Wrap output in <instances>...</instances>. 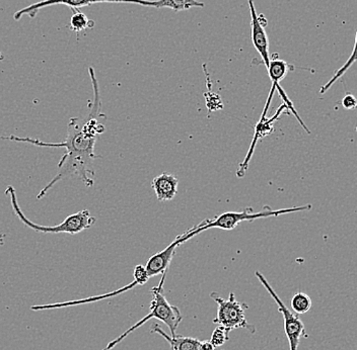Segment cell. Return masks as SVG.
Returning a JSON list of instances; mask_svg holds the SVG:
<instances>
[{
  "label": "cell",
  "instance_id": "cell-1",
  "mask_svg": "<svg viewBox=\"0 0 357 350\" xmlns=\"http://www.w3.org/2000/svg\"><path fill=\"white\" fill-rule=\"evenodd\" d=\"M93 86V99L89 104V111L84 117L73 118L67 126L66 140L60 143H47L30 137H17V136H0V140L28 143L33 146L43 148H64L66 153L58 164V173L54 177L41 189L37 196V200H42L53 187L70 176H77L84 186H93V162L100 156L95 153L96 142L100 134L104 133L105 126L100 119H106V115L102 113V100H100L99 81L96 77L95 69L89 68Z\"/></svg>",
  "mask_w": 357,
  "mask_h": 350
},
{
  "label": "cell",
  "instance_id": "cell-2",
  "mask_svg": "<svg viewBox=\"0 0 357 350\" xmlns=\"http://www.w3.org/2000/svg\"><path fill=\"white\" fill-rule=\"evenodd\" d=\"M166 274L167 273H162L160 284L151 289V294L153 295V299L151 303L149 313L147 314L146 316H144L142 320L135 323L130 328L127 329L119 337L109 342L108 345L102 350L113 349L116 345L119 344L121 341L128 337L132 332L139 328V327H142V325L145 324V323L151 320V319H156V320L162 321V322H164L165 324L169 327V331H171V336L177 335L176 331H177L180 323L182 322L183 316L178 308L169 304V301H167L166 296H165L164 283L165 280H166Z\"/></svg>",
  "mask_w": 357,
  "mask_h": 350
},
{
  "label": "cell",
  "instance_id": "cell-3",
  "mask_svg": "<svg viewBox=\"0 0 357 350\" xmlns=\"http://www.w3.org/2000/svg\"><path fill=\"white\" fill-rule=\"evenodd\" d=\"M6 195L10 198L11 208L15 212V216L19 218V220L24 226L28 227L31 230L37 232V233L75 235V234L91 228L97 221L93 216H91L89 209H82V211L77 212V213L73 214V215H69L63 222L55 225V226H44V225L36 224L22 213L19 202H17V191L13 189V186H8L6 187Z\"/></svg>",
  "mask_w": 357,
  "mask_h": 350
},
{
  "label": "cell",
  "instance_id": "cell-4",
  "mask_svg": "<svg viewBox=\"0 0 357 350\" xmlns=\"http://www.w3.org/2000/svg\"><path fill=\"white\" fill-rule=\"evenodd\" d=\"M311 205L303 207H294V208L272 209L270 207L265 206L262 211L254 212L249 207L242 212H227L218 216L214 219H206L196 226L198 234L211 228L222 229V230H233L238 224L244 221H254L257 219H265V218L278 217L285 214L298 213V212L311 209Z\"/></svg>",
  "mask_w": 357,
  "mask_h": 350
},
{
  "label": "cell",
  "instance_id": "cell-5",
  "mask_svg": "<svg viewBox=\"0 0 357 350\" xmlns=\"http://www.w3.org/2000/svg\"><path fill=\"white\" fill-rule=\"evenodd\" d=\"M212 300L218 304V314L213 319V323L225 327L229 331L234 329L242 328L248 330L250 333H255L256 329L253 325L249 324L245 318V310L247 305L236 301L234 293L229 294L227 300L222 298L220 294L211 293Z\"/></svg>",
  "mask_w": 357,
  "mask_h": 350
},
{
  "label": "cell",
  "instance_id": "cell-6",
  "mask_svg": "<svg viewBox=\"0 0 357 350\" xmlns=\"http://www.w3.org/2000/svg\"><path fill=\"white\" fill-rule=\"evenodd\" d=\"M294 68H296V67L291 65V64L287 63L284 60L279 59L278 53H275V54H273L270 57V63L267 67V71L268 75H269V78L272 81V88L271 90H270L269 97H268L266 102V106H265L264 111H263V115L262 117H261V119H266L268 109H269L270 104H271L272 97H273L275 90H278L279 95H280L281 99L283 100V104L287 106L289 111L294 113V117H296V120H298V122H300L301 126L303 127V130L307 132L310 135V134H311V131H310L309 128L305 126L303 120L301 119L300 115H298V111H296V108H294L291 100H289V97H287L285 91L283 90L282 88L280 86V81H282V80L284 79V77L289 74V71H294Z\"/></svg>",
  "mask_w": 357,
  "mask_h": 350
},
{
  "label": "cell",
  "instance_id": "cell-7",
  "mask_svg": "<svg viewBox=\"0 0 357 350\" xmlns=\"http://www.w3.org/2000/svg\"><path fill=\"white\" fill-rule=\"evenodd\" d=\"M256 276L260 280L261 284L264 285L269 295L275 301L279 312L282 314L285 335H287V340H289V350H298L301 338L305 335V328L303 321L298 317V314L292 313L289 308L285 306L284 303L281 301V299L279 298L278 294L272 289L271 285H269L265 276L260 271H256Z\"/></svg>",
  "mask_w": 357,
  "mask_h": 350
},
{
  "label": "cell",
  "instance_id": "cell-8",
  "mask_svg": "<svg viewBox=\"0 0 357 350\" xmlns=\"http://www.w3.org/2000/svg\"><path fill=\"white\" fill-rule=\"evenodd\" d=\"M102 2H109V3H135L139 6H151V1L149 0H43V1L37 2V3L31 4L22 10L17 11L13 15L15 21H19L24 15H29L30 17H35L39 10L42 8H49V6H57V4H63L69 8L77 10V8H84V6H91V4L102 3Z\"/></svg>",
  "mask_w": 357,
  "mask_h": 350
},
{
  "label": "cell",
  "instance_id": "cell-9",
  "mask_svg": "<svg viewBox=\"0 0 357 350\" xmlns=\"http://www.w3.org/2000/svg\"><path fill=\"white\" fill-rule=\"evenodd\" d=\"M188 240V231H186L182 235H178L164 250L153 254L145 264V269H146L149 278L167 273L174 255H175L176 249L178 245L183 244Z\"/></svg>",
  "mask_w": 357,
  "mask_h": 350
},
{
  "label": "cell",
  "instance_id": "cell-10",
  "mask_svg": "<svg viewBox=\"0 0 357 350\" xmlns=\"http://www.w3.org/2000/svg\"><path fill=\"white\" fill-rule=\"evenodd\" d=\"M248 2H249L250 15H251L252 43L257 52L260 54L263 63L267 68L270 63L269 40H268L265 26H262L259 21L253 0H248Z\"/></svg>",
  "mask_w": 357,
  "mask_h": 350
},
{
  "label": "cell",
  "instance_id": "cell-11",
  "mask_svg": "<svg viewBox=\"0 0 357 350\" xmlns=\"http://www.w3.org/2000/svg\"><path fill=\"white\" fill-rule=\"evenodd\" d=\"M137 284L136 282L131 283V284L125 285L121 289H116V291L111 292V293L104 294V295L89 296V298L82 299V300L68 301V302L55 303V304H47V305H35V306L31 307V309L35 312L45 311V310H55L62 309V308H69L79 306V305L89 304V303L99 302V301L105 300V299L113 298L118 295L125 293V292L130 291L134 289Z\"/></svg>",
  "mask_w": 357,
  "mask_h": 350
},
{
  "label": "cell",
  "instance_id": "cell-12",
  "mask_svg": "<svg viewBox=\"0 0 357 350\" xmlns=\"http://www.w3.org/2000/svg\"><path fill=\"white\" fill-rule=\"evenodd\" d=\"M178 180L172 173H162L155 176L151 182L156 198L160 202L172 200L177 196Z\"/></svg>",
  "mask_w": 357,
  "mask_h": 350
},
{
  "label": "cell",
  "instance_id": "cell-13",
  "mask_svg": "<svg viewBox=\"0 0 357 350\" xmlns=\"http://www.w3.org/2000/svg\"><path fill=\"white\" fill-rule=\"evenodd\" d=\"M151 333H158L165 338L171 345L172 350H200L202 341L196 338L184 337V336H169L160 328V325L153 324L151 327Z\"/></svg>",
  "mask_w": 357,
  "mask_h": 350
},
{
  "label": "cell",
  "instance_id": "cell-14",
  "mask_svg": "<svg viewBox=\"0 0 357 350\" xmlns=\"http://www.w3.org/2000/svg\"><path fill=\"white\" fill-rule=\"evenodd\" d=\"M151 6L156 8H169L175 13H178L193 8H204L205 4L198 0H156L151 1Z\"/></svg>",
  "mask_w": 357,
  "mask_h": 350
},
{
  "label": "cell",
  "instance_id": "cell-15",
  "mask_svg": "<svg viewBox=\"0 0 357 350\" xmlns=\"http://www.w3.org/2000/svg\"><path fill=\"white\" fill-rule=\"evenodd\" d=\"M357 61V32L356 35V43H354V51H352L351 55L348 58L347 61L345 62L344 65L339 68L338 70L335 72L333 77L330 78L329 81L327 83L324 84L322 88L320 89V95H324L326 91L329 90L330 88H332V86L337 81V80L340 79L343 75L345 74L346 71L350 68L354 63Z\"/></svg>",
  "mask_w": 357,
  "mask_h": 350
},
{
  "label": "cell",
  "instance_id": "cell-16",
  "mask_svg": "<svg viewBox=\"0 0 357 350\" xmlns=\"http://www.w3.org/2000/svg\"><path fill=\"white\" fill-rule=\"evenodd\" d=\"M292 311L296 314H305L311 310L312 306V299L307 294L298 293L292 296L291 302Z\"/></svg>",
  "mask_w": 357,
  "mask_h": 350
},
{
  "label": "cell",
  "instance_id": "cell-17",
  "mask_svg": "<svg viewBox=\"0 0 357 350\" xmlns=\"http://www.w3.org/2000/svg\"><path fill=\"white\" fill-rule=\"evenodd\" d=\"M95 22L91 21L84 13L75 10L70 19V28L73 32L80 33L88 29L93 28Z\"/></svg>",
  "mask_w": 357,
  "mask_h": 350
},
{
  "label": "cell",
  "instance_id": "cell-18",
  "mask_svg": "<svg viewBox=\"0 0 357 350\" xmlns=\"http://www.w3.org/2000/svg\"><path fill=\"white\" fill-rule=\"evenodd\" d=\"M229 330L223 326H218L214 329L211 338V343L214 347H222L229 340Z\"/></svg>",
  "mask_w": 357,
  "mask_h": 350
},
{
  "label": "cell",
  "instance_id": "cell-19",
  "mask_svg": "<svg viewBox=\"0 0 357 350\" xmlns=\"http://www.w3.org/2000/svg\"><path fill=\"white\" fill-rule=\"evenodd\" d=\"M134 282H136L137 285H144L149 282V273H147L146 269L145 267L142 264L136 265L135 269H134Z\"/></svg>",
  "mask_w": 357,
  "mask_h": 350
},
{
  "label": "cell",
  "instance_id": "cell-20",
  "mask_svg": "<svg viewBox=\"0 0 357 350\" xmlns=\"http://www.w3.org/2000/svg\"><path fill=\"white\" fill-rule=\"evenodd\" d=\"M341 104H342L345 110H354V109L357 108V99L352 93H346L342 102H341Z\"/></svg>",
  "mask_w": 357,
  "mask_h": 350
},
{
  "label": "cell",
  "instance_id": "cell-21",
  "mask_svg": "<svg viewBox=\"0 0 357 350\" xmlns=\"http://www.w3.org/2000/svg\"><path fill=\"white\" fill-rule=\"evenodd\" d=\"M215 347L211 344V341H202L201 342L200 350H214Z\"/></svg>",
  "mask_w": 357,
  "mask_h": 350
},
{
  "label": "cell",
  "instance_id": "cell-22",
  "mask_svg": "<svg viewBox=\"0 0 357 350\" xmlns=\"http://www.w3.org/2000/svg\"><path fill=\"white\" fill-rule=\"evenodd\" d=\"M4 238H6V234L1 233V232H0V245H3Z\"/></svg>",
  "mask_w": 357,
  "mask_h": 350
},
{
  "label": "cell",
  "instance_id": "cell-23",
  "mask_svg": "<svg viewBox=\"0 0 357 350\" xmlns=\"http://www.w3.org/2000/svg\"><path fill=\"white\" fill-rule=\"evenodd\" d=\"M356 132H357V124H356Z\"/></svg>",
  "mask_w": 357,
  "mask_h": 350
}]
</instances>
